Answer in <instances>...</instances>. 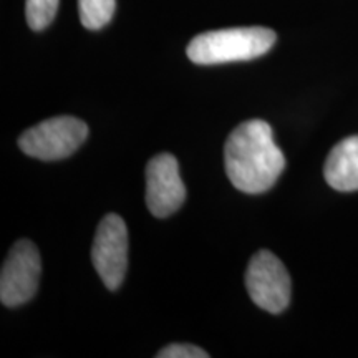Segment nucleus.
<instances>
[{
  "instance_id": "nucleus-1",
  "label": "nucleus",
  "mask_w": 358,
  "mask_h": 358,
  "mask_svg": "<svg viewBox=\"0 0 358 358\" xmlns=\"http://www.w3.org/2000/svg\"><path fill=\"white\" fill-rule=\"evenodd\" d=\"M224 166L232 186L248 194H261L275 185L285 169V156L275 145L268 123L249 120L227 138Z\"/></svg>"
},
{
  "instance_id": "nucleus-2",
  "label": "nucleus",
  "mask_w": 358,
  "mask_h": 358,
  "mask_svg": "<svg viewBox=\"0 0 358 358\" xmlns=\"http://www.w3.org/2000/svg\"><path fill=\"white\" fill-rule=\"evenodd\" d=\"M275 32L266 27L213 30L199 34L187 45V57L192 64L219 65L245 62L266 55L274 47Z\"/></svg>"
},
{
  "instance_id": "nucleus-3",
  "label": "nucleus",
  "mask_w": 358,
  "mask_h": 358,
  "mask_svg": "<svg viewBox=\"0 0 358 358\" xmlns=\"http://www.w3.org/2000/svg\"><path fill=\"white\" fill-rule=\"evenodd\" d=\"M88 127L75 116H55L20 134L19 148L27 156L57 161L69 158L87 141Z\"/></svg>"
},
{
  "instance_id": "nucleus-4",
  "label": "nucleus",
  "mask_w": 358,
  "mask_h": 358,
  "mask_svg": "<svg viewBox=\"0 0 358 358\" xmlns=\"http://www.w3.org/2000/svg\"><path fill=\"white\" fill-rule=\"evenodd\" d=\"M245 287L257 307L266 312L280 313L289 307L292 284L280 259L271 250H259L245 271Z\"/></svg>"
},
{
  "instance_id": "nucleus-5",
  "label": "nucleus",
  "mask_w": 358,
  "mask_h": 358,
  "mask_svg": "<svg viewBox=\"0 0 358 358\" xmlns=\"http://www.w3.org/2000/svg\"><path fill=\"white\" fill-rule=\"evenodd\" d=\"M42 261L37 245L22 239L13 244L0 274V301L7 307L29 302L38 289Z\"/></svg>"
},
{
  "instance_id": "nucleus-6",
  "label": "nucleus",
  "mask_w": 358,
  "mask_h": 358,
  "mask_svg": "<svg viewBox=\"0 0 358 358\" xmlns=\"http://www.w3.org/2000/svg\"><path fill=\"white\" fill-rule=\"evenodd\" d=\"M92 262L110 290L122 285L128 267V229L118 214H106L98 224L92 245Z\"/></svg>"
},
{
  "instance_id": "nucleus-7",
  "label": "nucleus",
  "mask_w": 358,
  "mask_h": 358,
  "mask_svg": "<svg viewBox=\"0 0 358 358\" xmlns=\"http://www.w3.org/2000/svg\"><path fill=\"white\" fill-rule=\"evenodd\" d=\"M186 199V187L179 176L178 159L161 153L146 166V206L156 217H168L181 208Z\"/></svg>"
},
{
  "instance_id": "nucleus-8",
  "label": "nucleus",
  "mask_w": 358,
  "mask_h": 358,
  "mask_svg": "<svg viewBox=\"0 0 358 358\" xmlns=\"http://www.w3.org/2000/svg\"><path fill=\"white\" fill-rule=\"evenodd\" d=\"M324 176L334 189L358 191V134L335 145L325 161Z\"/></svg>"
},
{
  "instance_id": "nucleus-9",
  "label": "nucleus",
  "mask_w": 358,
  "mask_h": 358,
  "mask_svg": "<svg viewBox=\"0 0 358 358\" xmlns=\"http://www.w3.org/2000/svg\"><path fill=\"white\" fill-rule=\"evenodd\" d=\"M116 0H78L82 25L88 30H100L113 17Z\"/></svg>"
},
{
  "instance_id": "nucleus-10",
  "label": "nucleus",
  "mask_w": 358,
  "mask_h": 358,
  "mask_svg": "<svg viewBox=\"0 0 358 358\" xmlns=\"http://www.w3.org/2000/svg\"><path fill=\"white\" fill-rule=\"evenodd\" d=\"M58 0H25L27 24L35 32L47 29L55 19Z\"/></svg>"
},
{
  "instance_id": "nucleus-11",
  "label": "nucleus",
  "mask_w": 358,
  "mask_h": 358,
  "mask_svg": "<svg viewBox=\"0 0 358 358\" xmlns=\"http://www.w3.org/2000/svg\"><path fill=\"white\" fill-rule=\"evenodd\" d=\"M156 357L158 358H208L209 353L196 345H189V343H171V345L164 347Z\"/></svg>"
}]
</instances>
